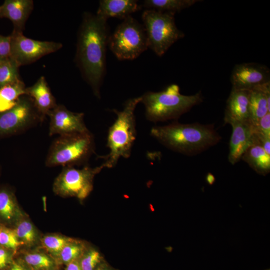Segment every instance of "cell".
I'll return each instance as SVG.
<instances>
[{
	"mask_svg": "<svg viewBox=\"0 0 270 270\" xmlns=\"http://www.w3.org/2000/svg\"><path fill=\"white\" fill-rule=\"evenodd\" d=\"M96 270H118L108 264L106 261L102 264Z\"/></svg>",
	"mask_w": 270,
	"mask_h": 270,
	"instance_id": "obj_34",
	"label": "cell"
},
{
	"mask_svg": "<svg viewBox=\"0 0 270 270\" xmlns=\"http://www.w3.org/2000/svg\"><path fill=\"white\" fill-rule=\"evenodd\" d=\"M22 260L32 270H55L57 264L48 253L40 250L25 252Z\"/></svg>",
	"mask_w": 270,
	"mask_h": 270,
	"instance_id": "obj_24",
	"label": "cell"
},
{
	"mask_svg": "<svg viewBox=\"0 0 270 270\" xmlns=\"http://www.w3.org/2000/svg\"><path fill=\"white\" fill-rule=\"evenodd\" d=\"M1 228H2V226H0V233Z\"/></svg>",
	"mask_w": 270,
	"mask_h": 270,
	"instance_id": "obj_36",
	"label": "cell"
},
{
	"mask_svg": "<svg viewBox=\"0 0 270 270\" xmlns=\"http://www.w3.org/2000/svg\"><path fill=\"white\" fill-rule=\"evenodd\" d=\"M26 94L33 100L38 110L44 119L50 110L56 105L45 78L40 76L32 86L26 88Z\"/></svg>",
	"mask_w": 270,
	"mask_h": 270,
	"instance_id": "obj_16",
	"label": "cell"
},
{
	"mask_svg": "<svg viewBox=\"0 0 270 270\" xmlns=\"http://www.w3.org/2000/svg\"><path fill=\"white\" fill-rule=\"evenodd\" d=\"M72 238L58 234H52L41 237L40 242L44 250L56 261L62 248Z\"/></svg>",
	"mask_w": 270,
	"mask_h": 270,
	"instance_id": "obj_26",
	"label": "cell"
},
{
	"mask_svg": "<svg viewBox=\"0 0 270 270\" xmlns=\"http://www.w3.org/2000/svg\"><path fill=\"white\" fill-rule=\"evenodd\" d=\"M140 101V96L131 98L124 102L122 110H112L116 118L108 130L106 146L109 152L100 156L104 160L102 164L104 168L114 167L121 158L130 156L136 136L134 112Z\"/></svg>",
	"mask_w": 270,
	"mask_h": 270,
	"instance_id": "obj_3",
	"label": "cell"
},
{
	"mask_svg": "<svg viewBox=\"0 0 270 270\" xmlns=\"http://www.w3.org/2000/svg\"><path fill=\"white\" fill-rule=\"evenodd\" d=\"M89 244L86 242L76 238L68 242L62 250L56 260L60 263L67 264L78 260L86 250Z\"/></svg>",
	"mask_w": 270,
	"mask_h": 270,
	"instance_id": "obj_25",
	"label": "cell"
},
{
	"mask_svg": "<svg viewBox=\"0 0 270 270\" xmlns=\"http://www.w3.org/2000/svg\"><path fill=\"white\" fill-rule=\"evenodd\" d=\"M206 181L210 185H212L216 181L214 176L211 173H208L206 178Z\"/></svg>",
	"mask_w": 270,
	"mask_h": 270,
	"instance_id": "obj_35",
	"label": "cell"
},
{
	"mask_svg": "<svg viewBox=\"0 0 270 270\" xmlns=\"http://www.w3.org/2000/svg\"><path fill=\"white\" fill-rule=\"evenodd\" d=\"M0 246L14 252L22 245L18 240L14 229L2 226Z\"/></svg>",
	"mask_w": 270,
	"mask_h": 270,
	"instance_id": "obj_29",
	"label": "cell"
},
{
	"mask_svg": "<svg viewBox=\"0 0 270 270\" xmlns=\"http://www.w3.org/2000/svg\"><path fill=\"white\" fill-rule=\"evenodd\" d=\"M26 90L25 84L21 80L0 88V112L13 108L19 98L26 94Z\"/></svg>",
	"mask_w": 270,
	"mask_h": 270,
	"instance_id": "obj_21",
	"label": "cell"
},
{
	"mask_svg": "<svg viewBox=\"0 0 270 270\" xmlns=\"http://www.w3.org/2000/svg\"><path fill=\"white\" fill-rule=\"evenodd\" d=\"M232 88L252 90L270 82V69L254 62L236 64L231 75Z\"/></svg>",
	"mask_w": 270,
	"mask_h": 270,
	"instance_id": "obj_12",
	"label": "cell"
},
{
	"mask_svg": "<svg viewBox=\"0 0 270 270\" xmlns=\"http://www.w3.org/2000/svg\"></svg>",
	"mask_w": 270,
	"mask_h": 270,
	"instance_id": "obj_38",
	"label": "cell"
},
{
	"mask_svg": "<svg viewBox=\"0 0 270 270\" xmlns=\"http://www.w3.org/2000/svg\"><path fill=\"white\" fill-rule=\"evenodd\" d=\"M232 127L228 160L234 164L242 159L248 148L254 142L252 126L250 122L229 123Z\"/></svg>",
	"mask_w": 270,
	"mask_h": 270,
	"instance_id": "obj_13",
	"label": "cell"
},
{
	"mask_svg": "<svg viewBox=\"0 0 270 270\" xmlns=\"http://www.w3.org/2000/svg\"><path fill=\"white\" fill-rule=\"evenodd\" d=\"M104 166L91 168L86 166L82 168L64 166L54 180L53 191L58 196L74 197L83 201L93 189L94 180Z\"/></svg>",
	"mask_w": 270,
	"mask_h": 270,
	"instance_id": "obj_8",
	"label": "cell"
},
{
	"mask_svg": "<svg viewBox=\"0 0 270 270\" xmlns=\"http://www.w3.org/2000/svg\"><path fill=\"white\" fill-rule=\"evenodd\" d=\"M44 120L32 99L24 94L13 108L0 112V138L21 133Z\"/></svg>",
	"mask_w": 270,
	"mask_h": 270,
	"instance_id": "obj_9",
	"label": "cell"
},
{
	"mask_svg": "<svg viewBox=\"0 0 270 270\" xmlns=\"http://www.w3.org/2000/svg\"><path fill=\"white\" fill-rule=\"evenodd\" d=\"M137 0H101L96 14L106 20L110 18L124 19L140 9Z\"/></svg>",
	"mask_w": 270,
	"mask_h": 270,
	"instance_id": "obj_17",
	"label": "cell"
},
{
	"mask_svg": "<svg viewBox=\"0 0 270 270\" xmlns=\"http://www.w3.org/2000/svg\"><path fill=\"white\" fill-rule=\"evenodd\" d=\"M19 67L10 58L0 62V88L20 80Z\"/></svg>",
	"mask_w": 270,
	"mask_h": 270,
	"instance_id": "obj_28",
	"label": "cell"
},
{
	"mask_svg": "<svg viewBox=\"0 0 270 270\" xmlns=\"http://www.w3.org/2000/svg\"><path fill=\"white\" fill-rule=\"evenodd\" d=\"M10 56V36L0 34V62L9 59Z\"/></svg>",
	"mask_w": 270,
	"mask_h": 270,
	"instance_id": "obj_30",
	"label": "cell"
},
{
	"mask_svg": "<svg viewBox=\"0 0 270 270\" xmlns=\"http://www.w3.org/2000/svg\"><path fill=\"white\" fill-rule=\"evenodd\" d=\"M94 138L90 131L60 136L50 148L46 165L64 167L83 164L94 153Z\"/></svg>",
	"mask_w": 270,
	"mask_h": 270,
	"instance_id": "obj_5",
	"label": "cell"
},
{
	"mask_svg": "<svg viewBox=\"0 0 270 270\" xmlns=\"http://www.w3.org/2000/svg\"><path fill=\"white\" fill-rule=\"evenodd\" d=\"M105 261L101 252L90 244L78 260L82 270H96Z\"/></svg>",
	"mask_w": 270,
	"mask_h": 270,
	"instance_id": "obj_27",
	"label": "cell"
},
{
	"mask_svg": "<svg viewBox=\"0 0 270 270\" xmlns=\"http://www.w3.org/2000/svg\"><path fill=\"white\" fill-rule=\"evenodd\" d=\"M14 252L0 246V270H5L14 260Z\"/></svg>",
	"mask_w": 270,
	"mask_h": 270,
	"instance_id": "obj_31",
	"label": "cell"
},
{
	"mask_svg": "<svg viewBox=\"0 0 270 270\" xmlns=\"http://www.w3.org/2000/svg\"><path fill=\"white\" fill-rule=\"evenodd\" d=\"M140 98L146 119L154 122L178 119L203 100L200 91L192 95H184L176 84L160 92H146Z\"/></svg>",
	"mask_w": 270,
	"mask_h": 270,
	"instance_id": "obj_4",
	"label": "cell"
},
{
	"mask_svg": "<svg viewBox=\"0 0 270 270\" xmlns=\"http://www.w3.org/2000/svg\"><path fill=\"white\" fill-rule=\"evenodd\" d=\"M142 18L148 48L159 56L184 36L176 26L174 14L147 9L142 12Z\"/></svg>",
	"mask_w": 270,
	"mask_h": 270,
	"instance_id": "obj_6",
	"label": "cell"
},
{
	"mask_svg": "<svg viewBox=\"0 0 270 270\" xmlns=\"http://www.w3.org/2000/svg\"><path fill=\"white\" fill-rule=\"evenodd\" d=\"M49 135L63 136L88 132L84 122V114L74 112L62 104H57L49 112Z\"/></svg>",
	"mask_w": 270,
	"mask_h": 270,
	"instance_id": "obj_11",
	"label": "cell"
},
{
	"mask_svg": "<svg viewBox=\"0 0 270 270\" xmlns=\"http://www.w3.org/2000/svg\"><path fill=\"white\" fill-rule=\"evenodd\" d=\"M200 0H145L143 6L148 8L162 12L176 14L177 12L194 4Z\"/></svg>",
	"mask_w": 270,
	"mask_h": 270,
	"instance_id": "obj_23",
	"label": "cell"
},
{
	"mask_svg": "<svg viewBox=\"0 0 270 270\" xmlns=\"http://www.w3.org/2000/svg\"><path fill=\"white\" fill-rule=\"evenodd\" d=\"M249 108L252 124L270 113V82L250 90Z\"/></svg>",
	"mask_w": 270,
	"mask_h": 270,
	"instance_id": "obj_18",
	"label": "cell"
},
{
	"mask_svg": "<svg viewBox=\"0 0 270 270\" xmlns=\"http://www.w3.org/2000/svg\"><path fill=\"white\" fill-rule=\"evenodd\" d=\"M108 46L119 60L136 59L148 48L143 25L131 16L125 18L109 36Z\"/></svg>",
	"mask_w": 270,
	"mask_h": 270,
	"instance_id": "obj_7",
	"label": "cell"
},
{
	"mask_svg": "<svg viewBox=\"0 0 270 270\" xmlns=\"http://www.w3.org/2000/svg\"></svg>",
	"mask_w": 270,
	"mask_h": 270,
	"instance_id": "obj_39",
	"label": "cell"
},
{
	"mask_svg": "<svg viewBox=\"0 0 270 270\" xmlns=\"http://www.w3.org/2000/svg\"><path fill=\"white\" fill-rule=\"evenodd\" d=\"M5 270H32L22 259L14 260L10 265Z\"/></svg>",
	"mask_w": 270,
	"mask_h": 270,
	"instance_id": "obj_32",
	"label": "cell"
},
{
	"mask_svg": "<svg viewBox=\"0 0 270 270\" xmlns=\"http://www.w3.org/2000/svg\"><path fill=\"white\" fill-rule=\"evenodd\" d=\"M33 8L32 0H6L0 6V18H7L12 22L13 32L23 33Z\"/></svg>",
	"mask_w": 270,
	"mask_h": 270,
	"instance_id": "obj_15",
	"label": "cell"
},
{
	"mask_svg": "<svg viewBox=\"0 0 270 270\" xmlns=\"http://www.w3.org/2000/svg\"><path fill=\"white\" fill-rule=\"evenodd\" d=\"M24 215L14 194L8 189L0 188V220L15 224Z\"/></svg>",
	"mask_w": 270,
	"mask_h": 270,
	"instance_id": "obj_20",
	"label": "cell"
},
{
	"mask_svg": "<svg viewBox=\"0 0 270 270\" xmlns=\"http://www.w3.org/2000/svg\"><path fill=\"white\" fill-rule=\"evenodd\" d=\"M250 90L232 89L224 112L226 123L250 122Z\"/></svg>",
	"mask_w": 270,
	"mask_h": 270,
	"instance_id": "obj_14",
	"label": "cell"
},
{
	"mask_svg": "<svg viewBox=\"0 0 270 270\" xmlns=\"http://www.w3.org/2000/svg\"><path fill=\"white\" fill-rule=\"evenodd\" d=\"M66 266L64 270H82L78 260L70 262Z\"/></svg>",
	"mask_w": 270,
	"mask_h": 270,
	"instance_id": "obj_33",
	"label": "cell"
},
{
	"mask_svg": "<svg viewBox=\"0 0 270 270\" xmlns=\"http://www.w3.org/2000/svg\"><path fill=\"white\" fill-rule=\"evenodd\" d=\"M270 270V269H268V270Z\"/></svg>",
	"mask_w": 270,
	"mask_h": 270,
	"instance_id": "obj_37",
	"label": "cell"
},
{
	"mask_svg": "<svg viewBox=\"0 0 270 270\" xmlns=\"http://www.w3.org/2000/svg\"><path fill=\"white\" fill-rule=\"evenodd\" d=\"M13 229L22 245L32 246L40 240V237L38 230L25 215L15 224Z\"/></svg>",
	"mask_w": 270,
	"mask_h": 270,
	"instance_id": "obj_22",
	"label": "cell"
},
{
	"mask_svg": "<svg viewBox=\"0 0 270 270\" xmlns=\"http://www.w3.org/2000/svg\"><path fill=\"white\" fill-rule=\"evenodd\" d=\"M150 134L168 148L188 156L200 153L221 140L213 124L197 122L185 124L174 122L154 126Z\"/></svg>",
	"mask_w": 270,
	"mask_h": 270,
	"instance_id": "obj_2",
	"label": "cell"
},
{
	"mask_svg": "<svg viewBox=\"0 0 270 270\" xmlns=\"http://www.w3.org/2000/svg\"><path fill=\"white\" fill-rule=\"evenodd\" d=\"M107 20L86 12L78 30L76 62L94 94L100 98V88L106 70L108 31Z\"/></svg>",
	"mask_w": 270,
	"mask_h": 270,
	"instance_id": "obj_1",
	"label": "cell"
},
{
	"mask_svg": "<svg viewBox=\"0 0 270 270\" xmlns=\"http://www.w3.org/2000/svg\"><path fill=\"white\" fill-rule=\"evenodd\" d=\"M242 159L260 174L265 176L270 172V154L256 138L244 152Z\"/></svg>",
	"mask_w": 270,
	"mask_h": 270,
	"instance_id": "obj_19",
	"label": "cell"
},
{
	"mask_svg": "<svg viewBox=\"0 0 270 270\" xmlns=\"http://www.w3.org/2000/svg\"><path fill=\"white\" fill-rule=\"evenodd\" d=\"M10 36V56L19 66L28 64L62 47L58 42L40 41L12 32Z\"/></svg>",
	"mask_w": 270,
	"mask_h": 270,
	"instance_id": "obj_10",
	"label": "cell"
}]
</instances>
